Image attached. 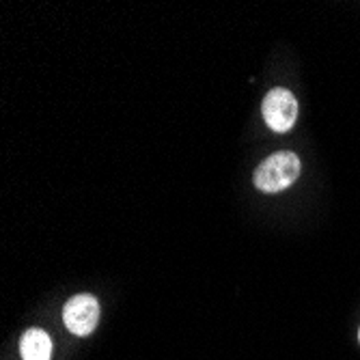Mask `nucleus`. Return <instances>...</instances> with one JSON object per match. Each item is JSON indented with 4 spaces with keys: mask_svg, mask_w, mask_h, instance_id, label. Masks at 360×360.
<instances>
[{
    "mask_svg": "<svg viewBox=\"0 0 360 360\" xmlns=\"http://www.w3.org/2000/svg\"><path fill=\"white\" fill-rule=\"evenodd\" d=\"M63 319L74 335L86 337L95 330L97 321H100V302L89 293L74 296L63 309Z\"/></svg>",
    "mask_w": 360,
    "mask_h": 360,
    "instance_id": "3",
    "label": "nucleus"
},
{
    "mask_svg": "<svg viewBox=\"0 0 360 360\" xmlns=\"http://www.w3.org/2000/svg\"><path fill=\"white\" fill-rule=\"evenodd\" d=\"M300 175V160L291 151H278L264 160L255 171V186L261 192H281L289 188Z\"/></svg>",
    "mask_w": 360,
    "mask_h": 360,
    "instance_id": "1",
    "label": "nucleus"
},
{
    "mask_svg": "<svg viewBox=\"0 0 360 360\" xmlns=\"http://www.w3.org/2000/svg\"><path fill=\"white\" fill-rule=\"evenodd\" d=\"M261 112H264V119L268 123V127L272 132H289L291 125L296 123L298 117V102L293 97L291 91L287 89H272L264 104H261Z\"/></svg>",
    "mask_w": 360,
    "mask_h": 360,
    "instance_id": "2",
    "label": "nucleus"
},
{
    "mask_svg": "<svg viewBox=\"0 0 360 360\" xmlns=\"http://www.w3.org/2000/svg\"><path fill=\"white\" fill-rule=\"evenodd\" d=\"M20 354H22V360H50L52 358V341L44 330L30 328L24 333V337L20 341Z\"/></svg>",
    "mask_w": 360,
    "mask_h": 360,
    "instance_id": "4",
    "label": "nucleus"
}]
</instances>
